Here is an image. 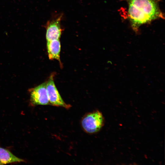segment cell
<instances>
[{
  "instance_id": "obj_1",
  "label": "cell",
  "mask_w": 165,
  "mask_h": 165,
  "mask_svg": "<svg viewBox=\"0 0 165 165\" xmlns=\"http://www.w3.org/2000/svg\"><path fill=\"white\" fill-rule=\"evenodd\" d=\"M128 5L127 18L135 32L141 25L155 20L164 19L158 0H126Z\"/></svg>"
},
{
  "instance_id": "obj_2",
  "label": "cell",
  "mask_w": 165,
  "mask_h": 165,
  "mask_svg": "<svg viewBox=\"0 0 165 165\" xmlns=\"http://www.w3.org/2000/svg\"><path fill=\"white\" fill-rule=\"evenodd\" d=\"M104 123V118L102 113L95 111L86 114L82 118L81 124L86 133L94 134L99 131Z\"/></svg>"
},
{
  "instance_id": "obj_3",
  "label": "cell",
  "mask_w": 165,
  "mask_h": 165,
  "mask_svg": "<svg viewBox=\"0 0 165 165\" xmlns=\"http://www.w3.org/2000/svg\"><path fill=\"white\" fill-rule=\"evenodd\" d=\"M53 77L54 74L51 75L46 82V89L50 105L68 109L71 106L65 103L62 98L54 83Z\"/></svg>"
},
{
  "instance_id": "obj_4",
  "label": "cell",
  "mask_w": 165,
  "mask_h": 165,
  "mask_svg": "<svg viewBox=\"0 0 165 165\" xmlns=\"http://www.w3.org/2000/svg\"><path fill=\"white\" fill-rule=\"evenodd\" d=\"M46 82L32 89L31 91V102L33 105L50 104L46 89Z\"/></svg>"
},
{
  "instance_id": "obj_5",
  "label": "cell",
  "mask_w": 165,
  "mask_h": 165,
  "mask_svg": "<svg viewBox=\"0 0 165 165\" xmlns=\"http://www.w3.org/2000/svg\"><path fill=\"white\" fill-rule=\"evenodd\" d=\"M62 17V15L59 16L47 22L46 27L47 41L59 39L62 31L61 25Z\"/></svg>"
},
{
  "instance_id": "obj_6",
  "label": "cell",
  "mask_w": 165,
  "mask_h": 165,
  "mask_svg": "<svg viewBox=\"0 0 165 165\" xmlns=\"http://www.w3.org/2000/svg\"><path fill=\"white\" fill-rule=\"evenodd\" d=\"M47 47L50 59H56L61 62L60 52L61 45L59 39L47 41Z\"/></svg>"
},
{
  "instance_id": "obj_7",
  "label": "cell",
  "mask_w": 165,
  "mask_h": 165,
  "mask_svg": "<svg viewBox=\"0 0 165 165\" xmlns=\"http://www.w3.org/2000/svg\"><path fill=\"white\" fill-rule=\"evenodd\" d=\"M0 161L2 165L24 162V160L17 157L8 150L0 147Z\"/></svg>"
},
{
  "instance_id": "obj_8",
  "label": "cell",
  "mask_w": 165,
  "mask_h": 165,
  "mask_svg": "<svg viewBox=\"0 0 165 165\" xmlns=\"http://www.w3.org/2000/svg\"><path fill=\"white\" fill-rule=\"evenodd\" d=\"M0 165H2L0 161Z\"/></svg>"
}]
</instances>
